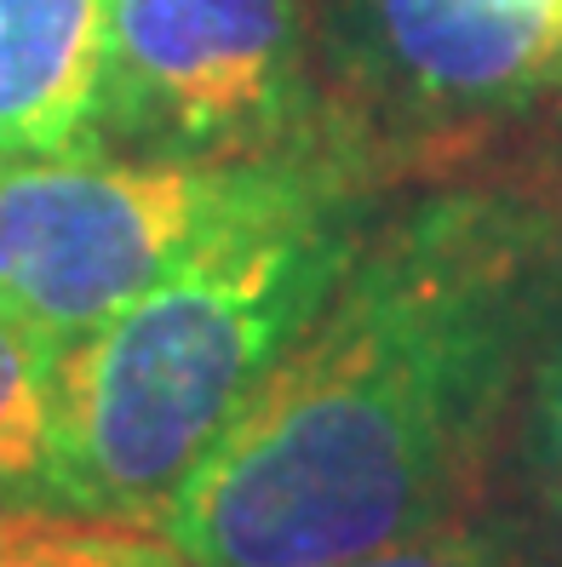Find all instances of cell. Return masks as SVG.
Here are the masks:
<instances>
[{"label":"cell","mask_w":562,"mask_h":567,"mask_svg":"<svg viewBox=\"0 0 562 567\" xmlns=\"http://www.w3.org/2000/svg\"><path fill=\"white\" fill-rule=\"evenodd\" d=\"M562 310V207L442 184L368 218L334 292L184 482L190 567H334L488 505Z\"/></svg>","instance_id":"obj_1"},{"label":"cell","mask_w":562,"mask_h":567,"mask_svg":"<svg viewBox=\"0 0 562 567\" xmlns=\"http://www.w3.org/2000/svg\"><path fill=\"white\" fill-rule=\"evenodd\" d=\"M361 229L350 161L293 202L207 236L63 350L58 511L161 533L184 482L334 292Z\"/></svg>","instance_id":"obj_2"},{"label":"cell","mask_w":562,"mask_h":567,"mask_svg":"<svg viewBox=\"0 0 562 567\" xmlns=\"http://www.w3.org/2000/svg\"><path fill=\"white\" fill-rule=\"evenodd\" d=\"M350 166L339 150L276 161H155L81 150L0 173V298L70 350L207 236Z\"/></svg>","instance_id":"obj_3"},{"label":"cell","mask_w":562,"mask_h":567,"mask_svg":"<svg viewBox=\"0 0 562 567\" xmlns=\"http://www.w3.org/2000/svg\"><path fill=\"white\" fill-rule=\"evenodd\" d=\"M98 150L276 161L327 144L310 0H115Z\"/></svg>","instance_id":"obj_4"},{"label":"cell","mask_w":562,"mask_h":567,"mask_svg":"<svg viewBox=\"0 0 562 567\" xmlns=\"http://www.w3.org/2000/svg\"><path fill=\"white\" fill-rule=\"evenodd\" d=\"M356 70L402 121H500L562 92V0H356Z\"/></svg>","instance_id":"obj_5"},{"label":"cell","mask_w":562,"mask_h":567,"mask_svg":"<svg viewBox=\"0 0 562 567\" xmlns=\"http://www.w3.org/2000/svg\"><path fill=\"white\" fill-rule=\"evenodd\" d=\"M115 0H0V173L98 150Z\"/></svg>","instance_id":"obj_6"},{"label":"cell","mask_w":562,"mask_h":567,"mask_svg":"<svg viewBox=\"0 0 562 567\" xmlns=\"http://www.w3.org/2000/svg\"><path fill=\"white\" fill-rule=\"evenodd\" d=\"M63 344L0 298V516L58 511Z\"/></svg>","instance_id":"obj_7"},{"label":"cell","mask_w":562,"mask_h":567,"mask_svg":"<svg viewBox=\"0 0 562 567\" xmlns=\"http://www.w3.org/2000/svg\"><path fill=\"white\" fill-rule=\"evenodd\" d=\"M488 505L505 511L562 567V310L528 361Z\"/></svg>","instance_id":"obj_8"},{"label":"cell","mask_w":562,"mask_h":567,"mask_svg":"<svg viewBox=\"0 0 562 567\" xmlns=\"http://www.w3.org/2000/svg\"><path fill=\"white\" fill-rule=\"evenodd\" d=\"M334 567H556V561L505 511L482 505L471 516H453L431 533H419V539L385 545L374 556L334 561Z\"/></svg>","instance_id":"obj_9"},{"label":"cell","mask_w":562,"mask_h":567,"mask_svg":"<svg viewBox=\"0 0 562 567\" xmlns=\"http://www.w3.org/2000/svg\"><path fill=\"white\" fill-rule=\"evenodd\" d=\"M81 567H190L184 550L155 527H115Z\"/></svg>","instance_id":"obj_10"}]
</instances>
